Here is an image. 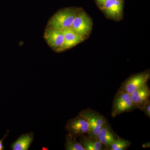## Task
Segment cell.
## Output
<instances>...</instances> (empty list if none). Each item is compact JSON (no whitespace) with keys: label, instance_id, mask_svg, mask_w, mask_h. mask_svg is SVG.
<instances>
[{"label":"cell","instance_id":"obj_1","mask_svg":"<svg viewBox=\"0 0 150 150\" xmlns=\"http://www.w3.org/2000/svg\"><path fill=\"white\" fill-rule=\"evenodd\" d=\"M80 10L75 8H66L58 11L49 19L46 27L64 30L71 28L75 18Z\"/></svg>","mask_w":150,"mask_h":150},{"label":"cell","instance_id":"obj_2","mask_svg":"<svg viewBox=\"0 0 150 150\" xmlns=\"http://www.w3.org/2000/svg\"><path fill=\"white\" fill-rule=\"evenodd\" d=\"M84 116L88 123V131L87 135L93 139H97V137L103 126L107 119L99 112L90 108L82 110L79 113Z\"/></svg>","mask_w":150,"mask_h":150},{"label":"cell","instance_id":"obj_3","mask_svg":"<svg viewBox=\"0 0 150 150\" xmlns=\"http://www.w3.org/2000/svg\"><path fill=\"white\" fill-rule=\"evenodd\" d=\"M137 109L131 96L125 92L118 91L113 98L111 115L112 118L123 112H130Z\"/></svg>","mask_w":150,"mask_h":150},{"label":"cell","instance_id":"obj_4","mask_svg":"<svg viewBox=\"0 0 150 150\" xmlns=\"http://www.w3.org/2000/svg\"><path fill=\"white\" fill-rule=\"evenodd\" d=\"M150 77L149 70L132 75L123 82L118 91L125 92L131 94L142 86L148 83Z\"/></svg>","mask_w":150,"mask_h":150},{"label":"cell","instance_id":"obj_5","mask_svg":"<svg viewBox=\"0 0 150 150\" xmlns=\"http://www.w3.org/2000/svg\"><path fill=\"white\" fill-rule=\"evenodd\" d=\"M91 18L84 11L80 10L75 18L71 28L79 35L87 38L92 29Z\"/></svg>","mask_w":150,"mask_h":150},{"label":"cell","instance_id":"obj_6","mask_svg":"<svg viewBox=\"0 0 150 150\" xmlns=\"http://www.w3.org/2000/svg\"><path fill=\"white\" fill-rule=\"evenodd\" d=\"M65 128L68 134L77 139L87 134L88 123L84 116L79 114L75 118L68 120Z\"/></svg>","mask_w":150,"mask_h":150},{"label":"cell","instance_id":"obj_7","mask_svg":"<svg viewBox=\"0 0 150 150\" xmlns=\"http://www.w3.org/2000/svg\"><path fill=\"white\" fill-rule=\"evenodd\" d=\"M44 38L46 43L55 52L64 51V38L63 31L54 28L46 27L44 33Z\"/></svg>","mask_w":150,"mask_h":150},{"label":"cell","instance_id":"obj_8","mask_svg":"<svg viewBox=\"0 0 150 150\" xmlns=\"http://www.w3.org/2000/svg\"><path fill=\"white\" fill-rule=\"evenodd\" d=\"M99 7L108 18L119 20L123 15V0H107Z\"/></svg>","mask_w":150,"mask_h":150},{"label":"cell","instance_id":"obj_9","mask_svg":"<svg viewBox=\"0 0 150 150\" xmlns=\"http://www.w3.org/2000/svg\"><path fill=\"white\" fill-rule=\"evenodd\" d=\"M118 137L107 121L103 126L98 136L97 139L101 144L104 145L105 149L108 150L110 145Z\"/></svg>","mask_w":150,"mask_h":150},{"label":"cell","instance_id":"obj_10","mask_svg":"<svg viewBox=\"0 0 150 150\" xmlns=\"http://www.w3.org/2000/svg\"><path fill=\"white\" fill-rule=\"evenodd\" d=\"M130 96L137 108L142 110L144 104L150 100V90L148 83L138 89Z\"/></svg>","mask_w":150,"mask_h":150},{"label":"cell","instance_id":"obj_11","mask_svg":"<svg viewBox=\"0 0 150 150\" xmlns=\"http://www.w3.org/2000/svg\"><path fill=\"white\" fill-rule=\"evenodd\" d=\"M64 38V51L72 48L86 40V38L77 34L71 29L67 28L62 30Z\"/></svg>","mask_w":150,"mask_h":150},{"label":"cell","instance_id":"obj_12","mask_svg":"<svg viewBox=\"0 0 150 150\" xmlns=\"http://www.w3.org/2000/svg\"><path fill=\"white\" fill-rule=\"evenodd\" d=\"M34 134L29 132L22 134L11 145V149L13 150H28L33 142Z\"/></svg>","mask_w":150,"mask_h":150},{"label":"cell","instance_id":"obj_13","mask_svg":"<svg viewBox=\"0 0 150 150\" xmlns=\"http://www.w3.org/2000/svg\"><path fill=\"white\" fill-rule=\"evenodd\" d=\"M79 142L86 150H106L104 145L101 144L98 139H93L88 135L81 136L79 137Z\"/></svg>","mask_w":150,"mask_h":150},{"label":"cell","instance_id":"obj_14","mask_svg":"<svg viewBox=\"0 0 150 150\" xmlns=\"http://www.w3.org/2000/svg\"><path fill=\"white\" fill-rule=\"evenodd\" d=\"M65 149L66 150H86L81 144L80 142H78L76 139L74 138L68 134L66 136Z\"/></svg>","mask_w":150,"mask_h":150},{"label":"cell","instance_id":"obj_15","mask_svg":"<svg viewBox=\"0 0 150 150\" xmlns=\"http://www.w3.org/2000/svg\"><path fill=\"white\" fill-rule=\"evenodd\" d=\"M131 145L128 140L118 137L110 145L108 150H125Z\"/></svg>","mask_w":150,"mask_h":150},{"label":"cell","instance_id":"obj_16","mask_svg":"<svg viewBox=\"0 0 150 150\" xmlns=\"http://www.w3.org/2000/svg\"><path fill=\"white\" fill-rule=\"evenodd\" d=\"M142 111L144 112L146 116L150 118V100L146 101L142 108Z\"/></svg>","mask_w":150,"mask_h":150},{"label":"cell","instance_id":"obj_17","mask_svg":"<svg viewBox=\"0 0 150 150\" xmlns=\"http://www.w3.org/2000/svg\"><path fill=\"white\" fill-rule=\"evenodd\" d=\"M8 132L9 131H8L6 134L5 135L4 137H3L0 140V150H4V146L3 144V141H4V140L5 139L6 137H7L8 135Z\"/></svg>","mask_w":150,"mask_h":150},{"label":"cell","instance_id":"obj_18","mask_svg":"<svg viewBox=\"0 0 150 150\" xmlns=\"http://www.w3.org/2000/svg\"><path fill=\"white\" fill-rule=\"evenodd\" d=\"M99 6H100L101 5H102L107 0H96Z\"/></svg>","mask_w":150,"mask_h":150},{"label":"cell","instance_id":"obj_19","mask_svg":"<svg viewBox=\"0 0 150 150\" xmlns=\"http://www.w3.org/2000/svg\"><path fill=\"white\" fill-rule=\"evenodd\" d=\"M142 147L144 148H149L150 147V142H148L147 143L143 144L142 145Z\"/></svg>","mask_w":150,"mask_h":150}]
</instances>
